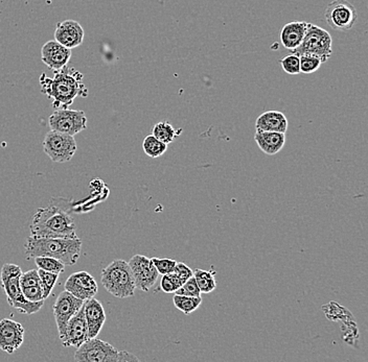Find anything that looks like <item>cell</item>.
Here are the masks:
<instances>
[{"label": "cell", "instance_id": "obj_1", "mask_svg": "<svg viewBox=\"0 0 368 362\" xmlns=\"http://www.w3.org/2000/svg\"><path fill=\"white\" fill-rule=\"evenodd\" d=\"M55 76L49 78L47 74L40 76L41 92L53 99V109H67L76 97H86L88 94L83 83V74L76 68L65 67L53 71Z\"/></svg>", "mask_w": 368, "mask_h": 362}, {"label": "cell", "instance_id": "obj_2", "mask_svg": "<svg viewBox=\"0 0 368 362\" xmlns=\"http://www.w3.org/2000/svg\"><path fill=\"white\" fill-rule=\"evenodd\" d=\"M82 251L80 238L36 237L30 236L24 245L26 259H34L40 256L53 257L65 266H74Z\"/></svg>", "mask_w": 368, "mask_h": 362}, {"label": "cell", "instance_id": "obj_3", "mask_svg": "<svg viewBox=\"0 0 368 362\" xmlns=\"http://www.w3.org/2000/svg\"><path fill=\"white\" fill-rule=\"evenodd\" d=\"M30 229L31 234L36 237H78L69 212L56 205L39 208L33 216Z\"/></svg>", "mask_w": 368, "mask_h": 362}, {"label": "cell", "instance_id": "obj_4", "mask_svg": "<svg viewBox=\"0 0 368 362\" xmlns=\"http://www.w3.org/2000/svg\"><path fill=\"white\" fill-rule=\"evenodd\" d=\"M22 270L20 266L13 264H6L1 268L0 281L3 291L7 295L8 303L14 309L18 310L20 313L34 314L42 309L44 301L31 302L22 295L20 288V277Z\"/></svg>", "mask_w": 368, "mask_h": 362}, {"label": "cell", "instance_id": "obj_5", "mask_svg": "<svg viewBox=\"0 0 368 362\" xmlns=\"http://www.w3.org/2000/svg\"><path fill=\"white\" fill-rule=\"evenodd\" d=\"M101 282L110 295L119 299L133 297L135 293L133 274L125 260H115L105 268L102 270Z\"/></svg>", "mask_w": 368, "mask_h": 362}, {"label": "cell", "instance_id": "obj_6", "mask_svg": "<svg viewBox=\"0 0 368 362\" xmlns=\"http://www.w3.org/2000/svg\"><path fill=\"white\" fill-rule=\"evenodd\" d=\"M74 360L78 362H129L140 359L129 352H119L110 343L94 337L87 339L76 347Z\"/></svg>", "mask_w": 368, "mask_h": 362}, {"label": "cell", "instance_id": "obj_7", "mask_svg": "<svg viewBox=\"0 0 368 362\" xmlns=\"http://www.w3.org/2000/svg\"><path fill=\"white\" fill-rule=\"evenodd\" d=\"M332 36L328 31L310 24L307 33H306L299 46L289 51L296 55L310 53V55L319 58L322 63H326L332 55Z\"/></svg>", "mask_w": 368, "mask_h": 362}, {"label": "cell", "instance_id": "obj_8", "mask_svg": "<svg viewBox=\"0 0 368 362\" xmlns=\"http://www.w3.org/2000/svg\"><path fill=\"white\" fill-rule=\"evenodd\" d=\"M43 150L53 162H68L76 154V139H74V136L51 131L45 136Z\"/></svg>", "mask_w": 368, "mask_h": 362}, {"label": "cell", "instance_id": "obj_9", "mask_svg": "<svg viewBox=\"0 0 368 362\" xmlns=\"http://www.w3.org/2000/svg\"><path fill=\"white\" fill-rule=\"evenodd\" d=\"M49 126L51 131L76 136L86 130L87 117L84 111L58 109L49 116Z\"/></svg>", "mask_w": 368, "mask_h": 362}, {"label": "cell", "instance_id": "obj_10", "mask_svg": "<svg viewBox=\"0 0 368 362\" xmlns=\"http://www.w3.org/2000/svg\"><path fill=\"white\" fill-rule=\"evenodd\" d=\"M324 18L333 30L349 32L357 22L358 13L347 0H334L326 8Z\"/></svg>", "mask_w": 368, "mask_h": 362}, {"label": "cell", "instance_id": "obj_11", "mask_svg": "<svg viewBox=\"0 0 368 362\" xmlns=\"http://www.w3.org/2000/svg\"><path fill=\"white\" fill-rule=\"evenodd\" d=\"M128 264L133 274L136 288L147 293L156 284L159 273L153 264L152 259L144 255H135Z\"/></svg>", "mask_w": 368, "mask_h": 362}, {"label": "cell", "instance_id": "obj_12", "mask_svg": "<svg viewBox=\"0 0 368 362\" xmlns=\"http://www.w3.org/2000/svg\"><path fill=\"white\" fill-rule=\"evenodd\" d=\"M84 305V301L78 299L68 291H64L58 295L53 304V316L57 324L59 336L63 334L70 318Z\"/></svg>", "mask_w": 368, "mask_h": 362}, {"label": "cell", "instance_id": "obj_13", "mask_svg": "<svg viewBox=\"0 0 368 362\" xmlns=\"http://www.w3.org/2000/svg\"><path fill=\"white\" fill-rule=\"evenodd\" d=\"M64 287L66 291L84 302L96 297L99 291L96 279L85 270L70 275Z\"/></svg>", "mask_w": 368, "mask_h": 362}, {"label": "cell", "instance_id": "obj_14", "mask_svg": "<svg viewBox=\"0 0 368 362\" xmlns=\"http://www.w3.org/2000/svg\"><path fill=\"white\" fill-rule=\"evenodd\" d=\"M62 345L65 347H78L89 339L88 328L85 320L84 307L81 308L68 322L65 331L60 336Z\"/></svg>", "mask_w": 368, "mask_h": 362}, {"label": "cell", "instance_id": "obj_15", "mask_svg": "<svg viewBox=\"0 0 368 362\" xmlns=\"http://www.w3.org/2000/svg\"><path fill=\"white\" fill-rule=\"evenodd\" d=\"M24 341V328L10 318L0 320V350L7 354L17 351Z\"/></svg>", "mask_w": 368, "mask_h": 362}, {"label": "cell", "instance_id": "obj_16", "mask_svg": "<svg viewBox=\"0 0 368 362\" xmlns=\"http://www.w3.org/2000/svg\"><path fill=\"white\" fill-rule=\"evenodd\" d=\"M72 49L63 46L57 41H49L41 49V60L53 71H58L67 66L72 59Z\"/></svg>", "mask_w": 368, "mask_h": 362}, {"label": "cell", "instance_id": "obj_17", "mask_svg": "<svg viewBox=\"0 0 368 362\" xmlns=\"http://www.w3.org/2000/svg\"><path fill=\"white\" fill-rule=\"evenodd\" d=\"M84 36L82 26L74 20L59 22L55 31V40L69 49L81 46L84 41Z\"/></svg>", "mask_w": 368, "mask_h": 362}, {"label": "cell", "instance_id": "obj_18", "mask_svg": "<svg viewBox=\"0 0 368 362\" xmlns=\"http://www.w3.org/2000/svg\"><path fill=\"white\" fill-rule=\"evenodd\" d=\"M84 314L86 320L87 328H88L89 338L98 337L106 322V312H105L103 304L98 300H87L84 302Z\"/></svg>", "mask_w": 368, "mask_h": 362}, {"label": "cell", "instance_id": "obj_19", "mask_svg": "<svg viewBox=\"0 0 368 362\" xmlns=\"http://www.w3.org/2000/svg\"><path fill=\"white\" fill-rule=\"evenodd\" d=\"M254 140L262 153L268 156H274L284 148L286 144V133L256 130Z\"/></svg>", "mask_w": 368, "mask_h": 362}, {"label": "cell", "instance_id": "obj_20", "mask_svg": "<svg viewBox=\"0 0 368 362\" xmlns=\"http://www.w3.org/2000/svg\"><path fill=\"white\" fill-rule=\"evenodd\" d=\"M288 119L283 112L267 111L256 119V130L260 131L278 132L286 133L288 130Z\"/></svg>", "mask_w": 368, "mask_h": 362}, {"label": "cell", "instance_id": "obj_21", "mask_svg": "<svg viewBox=\"0 0 368 362\" xmlns=\"http://www.w3.org/2000/svg\"><path fill=\"white\" fill-rule=\"evenodd\" d=\"M309 26V22L306 21H292L287 24L281 32V41L285 49L293 51L299 47Z\"/></svg>", "mask_w": 368, "mask_h": 362}, {"label": "cell", "instance_id": "obj_22", "mask_svg": "<svg viewBox=\"0 0 368 362\" xmlns=\"http://www.w3.org/2000/svg\"><path fill=\"white\" fill-rule=\"evenodd\" d=\"M20 288H22V295L28 301H45L44 298H43L38 270H31L26 273H22V277H20Z\"/></svg>", "mask_w": 368, "mask_h": 362}, {"label": "cell", "instance_id": "obj_23", "mask_svg": "<svg viewBox=\"0 0 368 362\" xmlns=\"http://www.w3.org/2000/svg\"><path fill=\"white\" fill-rule=\"evenodd\" d=\"M181 133V129L177 131L171 123H167L165 120L156 123L152 130V135L165 144H172Z\"/></svg>", "mask_w": 368, "mask_h": 362}, {"label": "cell", "instance_id": "obj_24", "mask_svg": "<svg viewBox=\"0 0 368 362\" xmlns=\"http://www.w3.org/2000/svg\"><path fill=\"white\" fill-rule=\"evenodd\" d=\"M174 306L184 314H190L195 312L201 306V297H189V295H175L173 297Z\"/></svg>", "mask_w": 368, "mask_h": 362}, {"label": "cell", "instance_id": "obj_25", "mask_svg": "<svg viewBox=\"0 0 368 362\" xmlns=\"http://www.w3.org/2000/svg\"><path fill=\"white\" fill-rule=\"evenodd\" d=\"M215 275L216 272H210V270H200V268L194 270V278L196 279L201 293H210L217 288Z\"/></svg>", "mask_w": 368, "mask_h": 362}, {"label": "cell", "instance_id": "obj_26", "mask_svg": "<svg viewBox=\"0 0 368 362\" xmlns=\"http://www.w3.org/2000/svg\"><path fill=\"white\" fill-rule=\"evenodd\" d=\"M142 150L150 158H159L167 152V144H163L155 136L148 135L142 142Z\"/></svg>", "mask_w": 368, "mask_h": 362}, {"label": "cell", "instance_id": "obj_27", "mask_svg": "<svg viewBox=\"0 0 368 362\" xmlns=\"http://www.w3.org/2000/svg\"><path fill=\"white\" fill-rule=\"evenodd\" d=\"M34 259L37 268H40V270L58 275L62 274L65 270V264L60 260L56 259V258L40 256V257H36Z\"/></svg>", "mask_w": 368, "mask_h": 362}, {"label": "cell", "instance_id": "obj_28", "mask_svg": "<svg viewBox=\"0 0 368 362\" xmlns=\"http://www.w3.org/2000/svg\"><path fill=\"white\" fill-rule=\"evenodd\" d=\"M39 279H40L41 287H42L43 298L47 300L51 295L53 287L59 279V275L38 268Z\"/></svg>", "mask_w": 368, "mask_h": 362}, {"label": "cell", "instance_id": "obj_29", "mask_svg": "<svg viewBox=\"0 0 368 362\" xmlns=\"http://www.w3.org/2000/svg\"><path fill=\"white\" fill-rule=\"evenodd\" d=\"M299 63H301V72L303 74H313L317 71L321 66L322 62L319 58L310 53H303L299 55Z\"/></svg>", "mask_w": 368, "mask_h": 362}, {"label": "cell", "instance_id": "obj_30", "mask_svg": "<svg viewBox=\"0 0 368 362\" xmlns=\"http://www.w3.org/2000/svg\"><path fill=\"white\" fill-rule=\"evenodd\" d=\"M281 65H282L283 70L291 76H296L301 74V63H299V55L294 53H290L287 57L283 58L281 60Z\"/></svg>", "mask_w": 368, "mask_h": 362}, {"label": "cell", "instance_id": "obj_31", "mask_svg": "<svg viewBox=\"0 0 368 362\" xmlns=\"http://www.w3.org/2000/svg\"><path fill=\"white\" fill-rule=\"evenodd\" d=\"M182 286L179 279L171 273V274L163 275L160 281V289L165 293H175L178 288Z\"/></svg>", "mask_w": 368, "mask_h": 362}, {"label": "cell", "instance_id": "obj_32", "mask_svg": "<svg viewBox=\"0 0 368 362\" xmlns=\"http://www.w3.org/2000/svg\"><path fill=\"white\" fill-rule=\"evenodd\" d=\"M175 295H189V297H201V291L198 287L197 282L194 276L184 283L180 288L175 291Z\"/></svg>", "mask_w": 368, "mask_h": 362}, {"label": "cell", "instance_id": "obj_33", "mask_svg": "<svg viewBox=\"0 0 368 362\" xmlns=\"http://www.w3.org/2000/svg\"><path fill=\"white\" fill-rule=\"evenodd\" d=\"M153 264L156 268L157 272L160 275H167L173 273L174 268H175L177 261L173 259H169V258H152Z\"/></svg>", "mask_w": 368, "mask_h": 362}, {"label": "cell", "instance_id": "obj_34", "mask_svg": "<svg viewBox=\"0 0 368 362\" xmlns=\"http://www.w3.org/2000/svg\"><path fill=\"white\" fill-rule=\"evenodd\" d=\"M173 274L179 279L182 285L194 276L193 270L190 268L187 264H184L183 262H177L175 268H174Z\"/></svg>", "mask_w": 368, "mask_h": 362}]
</instances>
